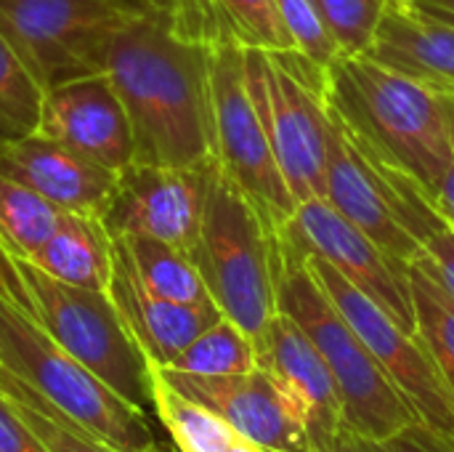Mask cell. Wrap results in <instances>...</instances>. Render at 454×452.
Instances as JSON below:
<instances>
[{"mask_svg": "<svg viewBox=\"0 0 454 452\" xmlns=\"http://www.w3.org/2000/svg\"><path fill=\"white\" fill-rule=\"evenodd\" d=\"M210 45L173 35L152 13L125 24L106 53L144 165L200 168L215 160Z\"/></svg>", "mask_w": 454, "mask_h": 452, "instance_id": "6da1fadb", "label": "cell"}, {"mask_svg": "<svg viewBox=\"0 0 454 452\" xmlns=\"http://www.w3.org/2000/svg\"><path fill=\"white\" fill-rule=\"evenodd\" d=\"M327 104L348 136L404 170L428 197L454 163L444 101L423 83L364 56L340 53L327 69Z\"/></svg>", "mask_w": 454, "mask_h": 452, "instance_id": "7a4b0ae2", "label": "cell"}, {"mask_svg": "<svg viewBox=\"0 0 454 452\" xmlns=\"http://www.w3.org/2000/svg\"><path fill=\"white\" fill-rule=\"evenodd\" d=\"M0 296L122 400L144 413L152 408V365L106 290L61 282L0 240Z\"/></svg>", "mask_w": 454, "mask_h": 452, "instance_id": "3957f363", "label": "cell"}, {"mask_svg": "<svg viewBox=\"0 0 454 452\" xmlns=\"http://www.w3.org/2000/svg\"><path fill=\"white\" fill-rule=\"evenodd\" d=\"M277 234V232H274ZM277 301L325 357L343 400L346 426L372 440H394L418 424L415 410L383 373L367 344L338 312L303 253L277 237Z\"/></svg>", "mask_w": 454, "mask_h": 452, "instance_id": "277c9868", "label": "cell"}, {"mask_svg": "<svg viewBox=\"0 0 454 452\" xmlns=\"http://www.w3.org/2000/svg\"><path fill=\"white\" fill-rule=\"evenodd\" d=\"M189 256L218 312L258 346L279 312L277 234L218 165L210 173L200 237Z\"/></svg>", "mask_w": 454, "mask_h": 452, "instance_id": "5b68a950", "label": "cell"}, {"mask_svg": "<svg viewBox=\"0 0 454 452\" xmlns=\"http://www.w3.org/2000/svg\"><path fill=\"white\" fill-rule=\"evenodd\" d=\"M0 365L21 376L67 421L114 452H162L146 413L53 344L0 296Z\"/></svg>", "mask_w": 454, "mask_h": 452, "instance_id": "8992f818", "label": "cell"}, {"mask_svg": "<svg viewBox=\"0 0 454 452\" xmlns=\"http://www.w3.org/2000/svg\"><path fill=\"white\" fill-rule=\"evenodd\" d=\"M253 104L295 202L325 197L327 69L298 51L245 48Z\"/></svg>", "mask_w": 454, "mask_h": 452, "instance_id": "52a82bcc", "label": "cell"}, {"mask_svg": "<svg viewBox=\"0 0 454 452\" xmlns=\"http://www.w3.org/2000/svg\"><path fill=\"white\" fill-rule=\"evenodd\" d=\"M141 13L138 0H0V32L48 91L101 72L114 35Z\"/></svg>", "mask_w": 454, "mask_h": 452, "instance_id": "ba28073f", "label": "cell"}, {"mask_svg": "<svg viewBox=\"0 0 454 452\" xmlns=\"http://www.w3.org/2000/svg\"><path fill=\"white\" fill-rule=\"evenodd\" d=\"M210 91L215 165L231 184L242 189V194L277 232L295 213L298 202L279 170L271 141L253 104L242 45L223 43L213 48Z\"/></svg>", "mask_w": 454, "mask_h": 452, "instance_id": "9c48e42d", "label": "cell"}, {"mask_svg": "<svg viewBox=\"0 0 454 452\" xmlns=\"http://www.w3.org/2000/svg\"><path fill=\"white\" fill-rule=\"evenodd\" d=\"M314 277L338 312L367 344L383 373L418 416V424L454 440V394L420 338L404 330L383 306L351 285L340 272L317 256H306Z\"/></svg>", "mask_w": 454, "mask_h": 452, "instance_id": "30bf717a", "label": "cell"}, {"mask_svg": "<svg viewBox=\"0 0 454 452\" xmlns=\"http://www.w3.org/2000/svg\"><path fill=\"white\" fill-rule=\"evenodd\" d=\"M277 237L303 256L327 261L351 285L383 306L404 330L415 333V309L404 269L325 197L298 202L295 213L277 229Z\"/></svg>", "mask_w": 454, "mask_h": 452, "instance_id": "8fae6325", "label": "cell"}, {"mask_svg": "<svg viewBox=\"0 0 454 452\" xmlns=\"http://www.w3.org/2000/svg\"><path fill=\"white\" fill-rule=\"evenodd\" d=\"M213 163L200 168L128 165L101 216L112 237H149L192 250L205 213Z\"/></svg>", "mask_w": 454, "mask_h": 452, "instance_id": "7c38bea8", "label": "cell"}, {"mask_svg": "<svg viewBox=\"0 0 454 452\" xmlns=\"http://www.w3.org/2000/svg\"><path fill=\"white\" fill-rule=\"evenodd\" d=\"M157 370L173 389L215 410L263 452H317L298 408L263 368L239 376H189L168 368Z\"/></svg>", "mask_w": 454, "mask_h": 452, "instance_id": "4fadbf2b", "label": "cell"}, {"mask_svg": "<svg viewBox=\"0 0 454 452\" xmlns=\"http://www.w3.org/2000/svg\"><path fill=\"white\" fill-rule=\"evenodd\" d=\"M35 131L114 173L136 160L125 104L104 69L48 88Z\"/></svg>", "mask_w": 454, "mask_h": 452, "instance_id": "5bb4252c", "label": "cell"}, {"mask_svg": "<svg viewBox=\"0 0 454 452\" xmlns=\"http://www.w3.org/2000/svg\"><path fill=\"white\" fill-rule=\"evenodd\" d=\"M255 349L258 368H263L298 408L317 452L325 450L343 432L346 416L335 378L314 341L290 314L277 312Z\"/></svg>", "mask_w": 454, "mask_h": 452, "instance_id": "9a60e30c", "label": "cell"}, {"mask_svg": "<svg viewBox=\"0 0 454 452\" xmlns=\"http://www.w3.org/2000/svg\"><path fill=\"white\" fill-rule=\"evenodd\" d=\"M330 112L327 128V160H325V200L362 229L394 264L407 269L420 258L415 240L399 224L394 208L388 205L375 170L367 165L356 144L351 141L340 117Z\"/></svg>", "mask_w": 454, "mask_h": 452, "instance_id": "2e32d148", "label": "cell"}, {"mask_svg": "<svg viewBox=\"0 0 454 452\" xmlns=\"http://www.w3.org/2000/svg\"><path fill=\"white\" fill-rule=\"evenodd\" d=\"M0 170L27 184L61 210L104 216L120 173L32 131L0 147Z\"/></svg>", "mask_w": 454, "mask_h": 452, "instance_id": "e0dca14e", "label": "cell"}, {"mask_svg": "<svg viewBox=\"0 0 454 452\" xmlns=\"http://www.w3.org/2000/svg\"><path fill=\"white\" fill-rule=\"evenodd\" d=\"M106 293L125 330L154 368H168L205 328L223 317L215 304H178L152 293L117 250Z\"/></svg>", "mask_w": 454, "mask_h": 452, "instance_id": "ac0fdd59", "label": "cell"}, {"mask_svg": "<svg viewBox=\"0 0 454 452\" xmlns=\"http://www.w3.org/2000/svg\"><path fill=\"white\" fill-rule=\"evenodd\" d=\"M367 56L436 93H454V27L410 0H388Z\"/></svg>", "mask_w": 454, "mask_h": 452, "instance_id": "d6986e66", "label": "cell"}, {"mask_svg": "<svg viewBox=\"0 0 454 452\" xmlns=\"http://www.w3.org/2000/svg\"><path fill=\"white\" fill-rule=\"evenodd\" d=\"M356 149L362 152L367 165L375 170L383 186V194L388 205L394 208L399 224L415 240L420 250V258L415 264H420L454 298V229L439 216L428 194L404 170L388 165L386 160H380L375 152H370L362 144H356Z\"/></svg>", "mask_w": 454, "mask_h": 452, "instance_id": "ffe728a7", "label": "cell"}, {"mask_svg": "<svg viewBox=\"0 0 454 452\" xmlns=\"http://www.w3.org/2000/svg\"><path fill=\"white\" fill-rule=\"evenodd\" d=\"M29 261L61 282L88 290H109L114 272V237L98 216L64 210L51 240Z\"/></svg>", "mask_w": 454, "mask_h": 452, "instance_id": "44dd1931", "label": "cell"}, {"mask_svg": "<svg viewBox=\"0 0 454 452\" xmlns=\"http://www.w3.org/2000/svg\"><path fill=\"white\" fill-rule=\"evenodd\" d=\"M152 410L176 452H263L202 402L173 389L152 365Z\"/></svg>", "mask_w": 454, "mask_h": 452, "instance_id": "7402d4cb", "label": "cell"}, {"mask_svg": "<svg viewBox=\"0 0 454 452\" xmlns=\"http://www.w3.org/2000/svg\"><path fill=\"white\" fill-rule=\"evenodd\" d=\"M114 250L152 293L178 304H213L189 250L149 237H114Z\"/></svg>", "mask_w": 454, "mask_h": 452, "instance_id": "603a6c76", "label": "cell"}, {"mask_svg": "<svg viewBox=\"0 0 454 452\" xmlns=\"http://www.w3.org/2000/svg\"><path fill=\"white\" fill-rule=\"evenodd\" d=\"M404 277L415 309V336L454 394V298L415 261L404 269Z\"/></svg>", "mask_w": 454, "mask_h": 452, "instance_id": "cb8c5ba5", "label": "cell"}, {"mask_svg": "<svg viewBox=\"0 0 454 452\" xmlns=\"http://www.w3.org/2000/svg\"><path fill=\"white\" fill-rule=\"evenodd\" d=\"M64 210L0 170V240L32 258L56 232Z\"/></svg>", "mask_w": 454, "mask_h": 452, "instance_id": "d4e9b609", "label": "cell"}, {"mask_svg": "<svg viewBox=\"0 0 454 452\" xmlns=\"http://www.w3.org/2000/svg\"><path fill=\"white\" fill-rule=\"evenodd\" d=\"M255 368H258L255 341L226 317L205 328L168 365V370L189 373V376H239Z\"/></svg>", "mask_w": 454, "mask_h": 452, "instance_id": "484cf974", "label": "cell"}, {"mask_svg": "<svg viewBox=\"0 0 454 452\" xmlns=\"http://www.w3.org/2000/svg\"><path fill=\"white\" fill-rule=\"evenodd\" d=\"M0 392L51 452H114L85 434L72 421H67L43 394H37L21 376H16L5 365H0Z\"/></svg>", "mask_w": 454, "mask_h": 452, "instance_id": "4316f807", "label": "cell"}, {"mask_svg": "<svg viewBox=\"0 0 454 452\" xmlns=\"http://www.w3.org/2000/svg\"><path fill=\"white\" fill-rule=\"evenodd\" d=\"M43 96L45 88L13 43L0 32V115L19 136L37 128Z\"/></svg>", "mask_w": 454, "mask_h": 452, "instance_id": "83f0119b", "label": "cell"}, {"mask_svg": "<svg viewBox=\"0 0 454 452\" xmlns=\"http://www.w3.org/2000/svg\"><path fill=\"white\" fill-rule=\"evenodd\" d=\"M226 40L242 48L293 51L274 0H215Z\"/></svg>", "mask_w": 454, "mask_h": 452, "instance_id": "f1b7e54d", "label": "cell"}, {"mask_svg": "<svg viewBox=\"0 0 454 452\" xmlns=\"http://www.w3.org/2000/svg\"><path fill=\"white\" fill-rule=\"evenodd\" d=\"M340 53L364 56L375 40L388 0H311Z\"/></svg>", "mask_w": 454, "mask_h": 452, "instance_id": "f546056e", "label": "cell"}, {"mask_svg": "<svg viewBox=\"0 0 454 452\" xmlns=\"http://www.w3.org/2000/svg\"><path fill=\"white\" fill-rule=\"evenodd\" d=\"M146 13L160 19L173 35L200 43V45H223L226 29L218 13L215 0H138Z\"/></svg>", "mask_w": 454, "mask_h": 452, "instance_id": "4dcf8cb0", "label": "cell"}, {"mask_svg": "<svg viewBox=\"0 0 454 452\" xmlns=\"http://www.w3.org/2000/svg\"><path fill=\"white\" fill-rule=\"evenodd\" d=\"M274 3H277V13L282 19V27L290 37L293 51L330 69V64L340 56V48L335 45L327 27L322 24L311 0H274Z\"/></svg>", "mask_w": 454, "mask_h": 452, "instance_id": "1f68e13d", "label": "cell"}, {"mask_svg": "<svg viewBox=\"0 0 454 452\" xmlns=\"http://www.w3.org/2000/svg\"><path fill=\"white\" fill-rule=\"evenodd\" d=\"M0 452H51L0 392Z\"/></svg>", "mask_w": 454, "mask_h": 452, "instance_id": "d6a6232c", "label": "cell"}, {"mask_svg": "<svg viewBox=\"0 0 454 452\" xmlns=\"http://www.w3.org/2000/svg\"><path fill=\"white\" fill-rule=\"evenodd\" d=\"M396 452H454V440L447 434H439L423 424H412L404 432H399L394 440H388Z\"/></svg>", "mask_w": 454, "mask_h": 452, "instance_id": "836d02e7", "label": "cell"}, {"mask_svg": "<svg viewBox=\"0 0 454 452\" xmlns=\"http://www.w3.org/2000/svg\"><path fill=\"white\" fill-rule=\"evenodd\" d=\"M319 452H396L391 448V442L386 440H372L367 434H359L348 426H343V432Z\"/></svg>", "mask_w": 454, "mask_h": 452, "instance_id": "e575fe53", "label": "cell"}, {"mask_svg": "<svg viewBox=\"0 0 454 452\" xmlns=\"http://www.w3.org/2000/svg\"><path fill=\"white\" fill-rule=\"evenodd\" d=\"M428 200L434 202V208L439 210V216L454 229V163L447 168V173L442 176L436 192Z\"/></svg>", "mask_w": 454, "mask_h": 452, "instance_id": "d590c367", "label": "cell"}, {"mask_svg": "<svg viewBox=\"0 0 454 452\" xmlns=\"http://www.w3.org/2000/svg\"><path fill=\"white\" fill-rule=\"evenodd\" d=\"M418 11H423L426 16L452 24L454 27V0H410Z\"/></svg>", "mask_w": 454, "mask_h": 452, "instance_id": "8d00e7d4", "label": "cell"}, {"mask_svg": "<svg viewBox=\"0 0 454 452\" xmlns=\"http://www.w3.org/2000/svg\"><path fill=\"white\" fill-rule=\"evenodd\" d=\"M442 101H444V112H447V123H450V136H452V147H454V93H439Z\"/></svg>", "mask_w": 454, "mask_h": 452, "instance_id": "74e56055", "label": "cell"}, {"mask_svg": "<svg viewBox=\"0 0 454 452\" xmlns=\"http://www.w3.org/2000/svg\"><path fill=\"white\" fill-rule=\"evenodd\" d=\"M16 136H19V133H16V131H13V128H11V125H8V123L3 120V115H0V147H3L5 141L16 139Z\"/></svg>", "mask_w": 454, "mask_h": 452, "instance_id": "f35d334b", "label": "cell"}]
</instances>
